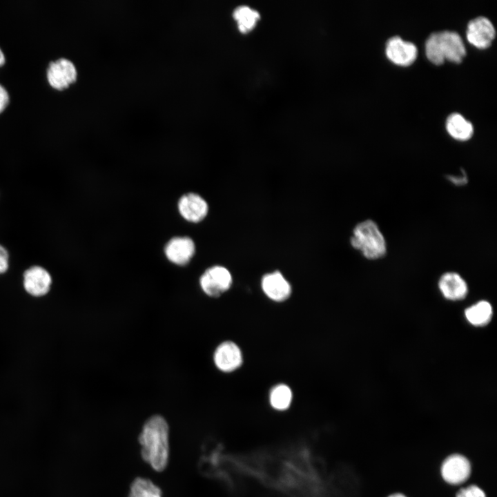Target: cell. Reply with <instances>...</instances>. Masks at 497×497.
<instances>
[{
	"label": "cell",
	"instance_id": "6da1fadb",
	"mask_svg": "<svg viewBox=\"0 0 497 497\" xmlns=\"http://www.w3.org/2000/svg\"><path fill=\"white\" fill-rule=\"evenodd\" d=\"M168 425L161 416L150 417L144 425L139 437L144 460L154 470L166 467L169 457Z\"/></svg>",
	"mask_w": 497,
	"mask_h": 497
},
{
	"label": "cell",
	"instance_id": "7a4b0ae2",
	"mask_svg": "<svg viewBox=\"0 0 497 497\" xmlns=\"http://www.w3.org/2000/svg\"><path fill=\"white\" fill-rule=\"evenodd\" d=\"M425 50L428 59L436 64L443 63L445 59L459 62L465 55L461 37L449 30L431 33L426 41Z\"/></svg>",
	"mask_w": 497,
	"mask_h": 497
},
{
	"label": "cell",
	"instance_id": "3957f363",
	"mask_svg": "<svg viewBox=\"0 0 497 497\" xmlns=\"http://www.w3.org/2000/svg\"><path fill=\"white\" fill-rule=\"evenodd\" d=\"M350 244L369 260L380 258L387 252L384 237L376 223L371 220L362 221L355 226Z\"/></svg>",
	"mask_w": 497,
	"mask_h": 497
},
{
	"label": "cell",
	"instance_id": "277c9868",
	"mask_svg": "<svg viewBox=\"0 0 497 497\" xmlns=\"http://www.w3.org/2000/svg\"><path fill=\"white\" fill-rule=\"evenodd\" d=\"M233 277L229 270L221 265L207 269L199 278L202 291L208 296L217 298L227 291L232 286Z\"/></svg>",
	"mask_w": 497,
	"mask_h": 497
},
{
	"label": "cell",
	"instance_id": "5b68a950",
	"mask_svg": "<svg viewBox=\"0 0 497 497\" xmlns=\"http://www.w3.org/2000/svg\"><path fill=\"white\" fill-rule=\"evenodd\" d=\"M471 465L467 457L462 454H454L447 456L442 462L440 474L442 479L448 484L458 485L466 482L471 476Z\"/></svg>",
	"mask_w": 497,
	"mask_h": 497
},
{
	"label": "cell",
	"instance_id": "8992f818",
	"mask_svg": "<svg viewBox=\"0 0 497 497\" xmlns=\"http://www.w3.org/2000/svg\"><path fill=\"white\" fill-rule=\"evenodd\" d=\"M77 71L74 64L66 59L52 61L47 70V79L50 85L57 90H63L74 83Z\"/></svg>",
	"mask_w": 497,
	"mask_h": 497
},
{
	"label": "cell",
	"instance_id": "52a82bcc",
	"mask_svg": "<svg viewBox=\"0 0 497 497\" xmlns=\"http://www.w3.org/2000/svg\"><path fill=\"white\" fill-rule=\"evenodd\" d=\"M195 253L193 240L187 236H177L171 238L166 244L164 253L166 258L178 266L188 264Z\"/></svg>",
	"mask_w": 497,
	"mask_h": 497
},
{
	"label": "cell",
	"instance_id": "ba28073f",
	"mask_svg": "<svg viewBox=\"0 0 497 497\" xmlns=\"http://www.w3.org/2000/svg\"><path fill=\"white\" fill-rule=\"evenodd\" d=\"M177 208L181 216L192 223L202 222L208 213L207 202L195 193H188L182 195L178 201Z\"/></svg>",
	"mask_w": 497,
	"mask_h": 497
},
{
	"label": "cell",
	"instance_id": "9c48e42d",
	"mask_svg": "<svg viewBox=\"0 0 497 497\" xmlns=\"http://www.w3.org/2000/svg\"><path fill=\"white\" fill-rule=\"evenodd\" d=\"M213 360L219 370L228 373L237 369L242 365L243 357L240 347L235 342L225 341L216 348Z\"/></svg>",
	"mask_w": 497,
	"mask_h": 497
},
{
	"label": "cell",
	"instance_id": "30bf717a",
	"mask_svg": "<svg viewBox=\"0 0 497 497\" xmlns=\"http://www.w3.org/2000/svg\"><path fill=\"white\" fill-rule=\"evenodd\" d=\"M261 287L269 299L279 302L287 300L292 292L290 283L279 271L265 274L261 280Z\"/></svg>",
	"mask_w": 497,
	"mask_h": 497
},
{
	"label": "cell",
	"instance_id": "8fae6325",
	"mask_svg": "<svg viewBox=\"0 0 497 497\" xmlns=\"http://www.w3.org/2000/svg\"><path fill=\"white\" fill-rule=\"evenodd\" d=\"M495 33L492 23L485 17H477L468 23L467 38L471 43L479 48L488 47Z\"/></svg>",
	"mask_w": 497,
	"mask_h": 497
},
{
	"label": "cell",
	"instance_id": "7c38bea8",
	"mask_svg": "<svg viewBox=\"0 0 497 497\" xmlns=\"http://www.w3.org/2000/svg\"><path fill=\"white\" fill-rule=\"evenodd\" d=\"M386 55L395 64L407 66L416 59L417 48L414 43L405 41L399 36H394L387 42Z\"/></svg>",
	"mask_w": 497,
	"mask_h": 497
},
{
	"label": "cell",
	"instance_id": "4fadbf2b",
	"mask_svg": "<svg viewBox=\"0 0 497 497\" xmlns=\"http://www.w3.org/2000/svg\"><path fill=\"white\" fill-rule=\"evenodd\" d=\"M51 277L43 268L32 266L23 275V285L28 293L34 296L46 294L50 288Z\"/></svg>",
	"mask_w": 497,
	"mask_h": 497
},
{
	"label": "cell",
	"instance_id": "5bb4252c",
	"mask_svg": "<svg viewBox=\"0 0 497 497\" xmlns=\"http://www.w3.org/2000/svg\"><path fill=\"white\" fill-rule=\"evenodd\" d=\"M438 287L443 296L450 300H460L465 298L468 287L465 280L458 273L447 272L438 282Z\"/></svg>",
	"mask_w": 497,
	"mask_h": 497
},
{
	"label": "cell",
	"instance_id": "9a60e30c",
	"mask_svg": "<svg viewBox=\"0 0 497 497\" xmlns=\"http://www.w3.org/2000/svg\"><path fill=\"white\" fill-rule=\"evenodd\" d=\"M233 18L242 33L251 31L260 18L259 12L246 5L237 6L233 11Z\"/></svg>",
	"mask_w": 497,
	"mask_h": 497
},
{
	"label": "cell",
	"instance_id": "2e32d148",
	"mask_svg": "<svg viewBox=\"0 0 497 497\" xmlns=\"http://www.w3.org/2000/svg\"><path fill=\"white\" fill-rule=\"evenodd\" d=\"M446 127L448 133L458 140L463 141L469 139L474 132L471 123L457 113L449 115L446 121Z\"/></svg>",
	"mask_w": 497,
	"mask_h": 497
},
{
	"label": "cell",
	"instance_id": "e0dca14e",
	"mask_svg": "<svg viewBox=\"0 0 497 497\" xmlns=\"http://www.w3.org/2000/svg\"><path fill=\"white\" fill-rule=\"evenodd\" d=\"M493 310L490 303L480 301L466 309L465 315L468 322L474 326H484L488 324L492 317Z\"/></svg>",
	"mask_w": 497,
	"mask_h": 497
},
{
	"label": "cell",
	"instance_id": "ac0fdd59",
	"mask_svg": "<svg viewBox=\"0 0 497 497\" xmlns=\"http://www.w3.org/2000/svg\"><path fill=\"white\" fill-rule=\"evenodd\" d=\"M128 497H162L161 489L151 480L137 478L130 487Z\"/></svg>",
	"mask_w": 497,
	"mask_h": 497
},
{
	"label": "cell",
	"instance_id": "d6986e66",
	"mask_svg": "<svg viewBox=\"0 0 497 497\" xmlns=\"http://www.w3.org/2000/svg\"><path fill=\"white\" fill-rule=\"evenodd\" d=\"M292 398V391L286 384H277L271 390L270 404L273 408L277 410H284L289 408Z\"/></svg>",
	"mask_w": 497,
	"mask_h": 497
},
{
	"label": "cell",
	"instance_id": "ffe728a7",
	"mask_svg": "<svg viewBox=\"0 0 497 497\" xmlns=\"http://www.w3.org/2000/svg\"><path fill=\"white\" fill-rule=\"evenodd\" d=\"M456 497H487L485 491L476 485L460 489Z\"/></svg>",
	"mask_w": 497,
	"mask_h": 497
},
{
	"label": "cell",
	"instance_id": "44dd1931",
	"mask_svg": "<svg viewBox=\"0 0 497 497\" xmlns=\"http://www.w3.org/2000/svg\"><path fill=\"white\" fill-rule=\"evenodd\" d=\"M8 253L6 249L0 245V274L6 272L8 267Z\"/></svg>",
	"mask_w": 497,
	"mask_h": 497
},
{
	"label": "cell",
	"instance_id": "7402d4cb",
	"mask_svg": "<svg viewBox=\"0 0 497 497\" xmlns=\"http://www.w3.org/2000/svg\"><path fill=\"white\" fill-rule=\"evenodd\" d=\"M9 101V97L6 90L0 85V113L6 108Z\"/></svg>",
	"mask_w": 497,
	"mask_h": 497
},
{
	"label": "cell",
	"instance_id": "603a6c76",
	"mask_svg": "<svg viewBox=\"0 0 497 497\" xmlns=\"http://www.w3.org/2000/svg\"><path fill=\"white\" fill-rule=\"evenodd\" d=\"M449 179L457 186L464 185L467 183V176L463 175L461 177H457V176H449Z\"/></svg>",
	"mask_w": 497,
	"mask_h": 497
},
{
	"label": "cell",
	"instance_id": "cb8c5ba5",
	"mask_svg": "<svg viewBox=\"0 0 497 497\" xmlns=\"http://www.w3.org/2000/svg\"><path fill=\"white\" fill-rule=\"evenodd\" d=\"M5 63V57L0 48V66H3Z\"/></svg>",
	"mask_w": 497,
	"mask_h": 497
},
{
	"label": "cell",
	"instance_id": "d4e9b609",
	"mask_svg": "<svg viewBox=\"0 0 497 497\" xmlns=\"http://www.w3.org/2000/svg\"><path fill=\"white\" fill-rule=\"evenodd\" d=\"M387 497H407V496L401 493H394V494H390Z\"/></svg>",
	"mask_w": 497,
	"mask_h": 497
}]
</instances>
